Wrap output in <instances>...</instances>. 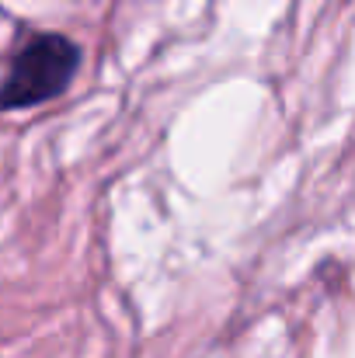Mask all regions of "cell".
I'll use <instances>...</instances> for the list:
<instances>
[{
    "mask_svg": "<svg viewBox=\"0 0 355 358\" xmlns=\"http://www.w3.org/2000/svg\"><path fill=\"white\" fill-rule=\"evenodd\" d=\"M81 66V49L60 31L32 35L14 56L4 84H0V112H21L46 101H56L74 84Z\"/></svg>",
    "mask_w": 355,
    "mask_h": 358,
    "instance_id": "obj_1",
    "label": "cell"
}]
</instances>
